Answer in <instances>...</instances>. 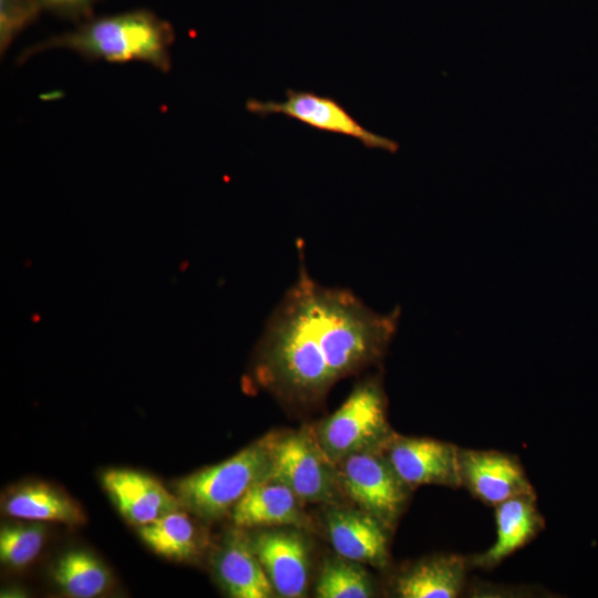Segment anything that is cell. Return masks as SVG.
<instances>
[{
  "instance_id": "obj_1",
  "label": "cell",
  "mask_w": 598,
  "mask_h": 598,
  "mask_svg": "<svg viewBox=\"0 0 598 598\" xmlns=\"http://www.w3.org/2000/svg\"><path fill=\"white\" fill-rule=\"evenodd\" d=\"M400 312L379 313L348 289L322 286L301 265L266 323L254 380L288 404H315L383 357Z\"/></svg>"
},
{
  "instance_id": "obj_2",
  "label": "cell",
  "mask_w": 598,
  "mask_h": 598,
  "mask_svg": "<svg viewBox=\"0 0 598 598\" xmlns=\"http://www.w3.org/2000/svg\"><path fill=\"white\" fill-rule=\"evenodd\" d=\"M174 29L145 9L90 18L71 31L51 37L24 49L18 56L23 63L43 51L63 49L91 61H141L167 72Z\"/></svg>"
},
{
  "instance_id": "obj_3",
  "label": "cell",
  "mask_w": 598,
  "mask_h": 598,
  "mask_svg": "<svg viewBox=\"0 0 598 598\" xmlns=\"http://www.w3.org/2000/svg\"><path fill=\"white\" fill-rule=\"evenodd\" d=\"M278 434L268 433L231 457L178 480L174 489L182 507L206 522L230 513L252 486L268 477Z\"/></svg>"
},
{
  "instance_id": "obj_4",
  "label": "cell",
  "mask_w": 598,
  "mask_h": 598,
  "mask_svg": "<svg viewBox=\"0 0 598 598\" xmlns=\"http://www.w3.org/2000/svg\"><path fill=\"white\" fill-rule=\"evenodd\" d=\"M315 434L334 464L349 455L379 448L391 435L380 382L368 379L358 383L343 403L320 422Z\"/></svg>"
},
{
  "instance_id": "obj_5",
  "label": "cell",
  "mask_w": 598,
  "mask_h": 598,
  "mask_svg": "<svg viewBox=\"0 0 598 598\" xmlns=\"http://www.w3.org/2000/svg\"><path fill=\"white\" fill-rule=\"evenodd\" d=\"M268 477L283 483L303 503L339 505L346 496L337 465L309 427L278 434Z\"/></svg>"
},
{
  "instance_id": "obj_6",
  "label": "cell",
  "mask_w": 598,
  "mask_h": 598,
  "mask_svg": "<svg viewBox=\"0 0 598 598\" xmlns=\"http://www.w3.org/2000/svg\"><path fill=\"white\" fill-rule=\"evenodd\" d=\"M336 465L346 496L388 529L393 528L412 489L398 476L380 448L349 455Z\"/></svg>"
},
{
  "instance_id": "obj_7",
  "label": "cell",
  "mask_w": 598,
  "mask_h": 598,
  "mask_svg": "<svg viewBox=\"0 0 598 598\" xmlns=\"http://www.w3.org/2000/svg\"><path fill=\"white\" fill-rule=\"evenodd\" d=\"M246 109L261 117L282 114L318 131L349 136L367 148L396 152L398 144L361 125L336 99L311 91H286L282 102L249 99Z\"/></svg>"
},
{
  "instance_id": "obj_8",
  "label": "cell",
  "mask_w": 598,
  "mask_h": 598,
  "mask_svg": "<svg viewBox=\"0 0 598 598\" xmlns=\"http://www.w3.org/2000/svg\"><path fill=\"white\" fill-rule=\"evenodd\" d=\"M379 448L410 489L430 484L462 486L460 448L451 443L391 433Z\"/></svg>"
},
{
  "instance_id": "obj_9",
  "label": "cell",
  "mask_w": 598,
  "mask_h": 598,
  "mask_svg": "<svg viewBox=\"0 0 598 598\" xmlns=\"http://www.w3.org/2000/svg\"><path fill=\"white\" fill-rule=\"evenodd\" d=\"M302 528L260 527L249 534L252 548L280 597L306 595L310 578V546Z\"/></svg>"
},
{
  "instance_id": "obj_10",
  "label": "cell",
  "mask_w": 598,
  "mask_h": 598,
  "mask_svg": "<svg viewBox=\"0 0 598 598\" xmlns=\"http://www.w3.org/2000/svg\"><path fill=\"white\" fill-rule=\"evenodd\" d=\"M460 477L476 498L498 504L522 495H535L525 471L513 455L489 450L458 451Z\"/></svg>"
},
{
  "instance_id": "obj_11",
  "label": "cell",
  "mask_w": 598,
  "mask_h": 598,
  "mask_svg": "<svg viewBox=\"0 0 598 598\" xmlns=\"http://www.w3.org/2000/svg\"><path fill=\"white\" fill-rule=\"evenodd\" d=\"M326 530L337 555L375 568L388 565L389 529L367 512L331 507L326 513Z\"/></svg>"
},
{
  "instance_id": "obj_12",
  "label": "cell",
  "mask_w": 598,
  "mask_h": 598,
  "mask_svg": "<svg viewBox=\"0 0 598 598\" xmlns=\"http://www.w3.org/2000/svg\"><path fill=\"white\" fill-rule=\"evenodd\" d=\"M102 483L121 515L138 527L183 508L175 493L143 472L112 468Z\"/></svg>"
},
{
  "instance_id": "obj_13",
  "label": "cell",
  "mask_w": 598,
  "mask_h": 598,
  "mask_svg": "<svg viewBox=\"0 0 598 598\" xmlns=\"http://www.w3.org/2000/svg\"><path fill=\"white\" fill-rule=\"evenodd\" d=\"M219 586L233 598H270L275 590L244 528L228 530L213 556Z\"/></svg>"
},
{
  "instance_id": "obj_14",
  "label": "cell",
  "mask_w": 598,
  "mask_h": 598,
  "mask_svg": "<svg viewBox=\"0 0 598 598\" xmlns=\"http://www.w3.org/2000/svg\"><path fill=\"white\" fill-rule=\"evenodd\" d=\"M302 504L288 486L267 477L252 486L230 514L235 526L244 529L276 526L307 529L311 520Z\"/></svg>"
},
{
  "instance_id": "obj_15",
  "label": "cell",
  "mask_w": 598,
  "mask_h": 598,
  "mask_svg": "<svg viewBox=\"0 0 598 598\" xmlns=\"http://www.w3.org/2000/svg\"><path fill=\"white\" fill-rule=\"evenodd\" d=\"M467 563L454 554L434 555L414 561L394 580L401 598H455L465 585Z\"/></svg>"
},
{
  "instance_id": "obj_16",
  "label": "cell",
  "mask_w": 598,
  "mask_h": 598,
  "mask_svg": "<svg viewBox=\"0 0 598 598\" xmlns=\"http://www.w3.org/2000/svg\"><path fill=\"white\" fill-rule=\"evenodd\" d=\"M534 496L513 497L495 506L496 539L485 553L474 558L476 565L495 567L539 533L544 520Z\"/></svg>"
},
{
  "instance_id": "obj_17",
  "label": "cell",
  "mask_w": 598,
  "mask_h": 598,
  "mask_svg": "<svg viewBox=\"0 0 598 598\" xmlns=\"http://www.w3.org/2000/svg\"><path fill=\"white\" fill-rule=\"evenodd\" d=\"M11 517L68 525L85 523V514L71 496L50 484L37 482L13 488L2 503Z\"/></svg>"
},
{
  "instance_id": "obj_18",
  "label": "cell",
  "mask_w": 598,
  "mask_h": 598,
  "mask_svg": "<svg viewBox=\"0 0 598 598\" xmlns=\"http://www.w3.org/2000/svg\"><path fill=\"white\" fill-rule=\"evenodd\" d=\"M138 534L157 555L177 561L198 557L204 546L199 528L184 508L140 526Z\"/></svg>"
},
{
  "instance_id": "obj_19",
  "label": "cell",
  "mask_w": 598,
  "mask_h": 598,
  "mask_svg": "<svg viewBox=\"0 0 598 598\" xmlns=\"http://www.w3.org/2000/svg\"><path fill=\"white\" fill-rule=\"evenodd\" d=\"M52 577L70 597L93 598L110 586V571L93 554L73 549L63 554L54 564Z\"/></svg>"
},
{
  "instance_id": "obj_20",
  "label": "cell",
  "mask_w": 598,
  "mask_h": 598,
  "mask_svg": "<svg viewBox=\"0 0 598 598\" xmlns=\"http://www.w3.org/2000/svg\"><path fill=\"white\" fill-rule=\"evenodd\" d=\"M315 592L319 598H369L374 585L362 564L338 555L324 560Z\"/></svg>"
},
{
  "instance_id": "obj_21",
  "label": "cell",
  "mask_w": 598,
  "mask_h": 598,
  "mask_svg": "<svg viewBox=\"0 0 598 598\" xmlns=\"http://www.w3.org/2000/svg\"><path fill=\"white\" fill-rule=\"evenodd\" d=\"M45 530L39 524L6 525L0 532V558L6 565L22 568L42 549Z\"/></svg>"
},
{
  "instance_id": "obj_22",
  "label": "cell",
  "mask_w": 598,
  "mask_h": 598,
  "mask_svg": "<svg viewBox=\"0 0 598 598\" xmlns=\"http://www.w3.org/2000/svg\"><path fill=\"white\" fill-rule=\"evenodd\" d=\"M38 0H0V50L6 52L21 31L41 12Z\"/></svg>"
},
{
  "instance_id": "obj_23",
  "label": "cell",
  "mask_w": 598,
  "mask_h": 598,
  "mask_svg": "<svg viewBox=\"0 0 598 598\" xmlns=\"http://www.w3.org/2000/svg\"><path fill=\"white\" fill-rule=\"evenodd\" d=\"M42 9L81 23L92 18L93 8L97 0H38Z\"/></svg>"
}]
</instances>
